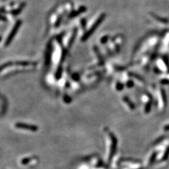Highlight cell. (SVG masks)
<instances>
[{
    "instance_id": "cell-17",
    "label": "cell",
    "mask_w": 169,
    "mask_h": 169,
    "mask_svg": "<svg viewBox=\"0 0 169 169\" xmlns=\"http://www.w3.org/2000/svg\"><path fill=\"white\" fill-rule=\"evenodd\" d=\"M109 38V36H108V35L103 36V37L101 39V43H103V44H104V43H105L106 42V41H108Z\"/></svg>"
},
{
    "instance_id": "cell-19",
    "label": "cell",
    "mask_w": 169,
    "mask_h": 169,
    "mask_svg": "<svg viewBox=\"0 0 169 169\" xmlns=\"http://www.w3.org/2000/svg\"><path fill=\"white\" fill-rule=\"evenodd\" d=\"M66 54H67V51H66L65 50H64L63 51V52H62V62H63V61L65 59Z\"/></svg>"
},
{
    "instance_id": "cell-22",
    "label": "cell",
    "mask_w": 169,
    "mask_h": 169,
    "mask_svg": "<svg viewBox=\"0 0 169 169\" xmlns=\"http://www.w3.org/2000/svg\"><path fill=\"white\" fill-rule=\"evenodd\" d=\"M127 86L129 88L132 87L133 86V82L132 81H128V83H127Z\"/></svg>"
},
{
    "instance_id": "cell-25",
    "label": "cell",
    "mask_w": 169,
    "mask_h": 169,
    "mask_svg": "<svg viewBox=\"0 0 169 169\" xmlns=\"http://www.w3.org/2000/svg\"><path fill=\"white\" fill-rule=\"evenodd\" d=\"M163 130L164 131H169V125H165L163 127Z\"/></svg>"
},
{
    "instance_id": "cell-13",
    "label": "cell",
    "mask_w": 169,
    "mask_h": 169,
    "mask_svg": "<svg viewBox=\"0 0 169 169\" xmlns=\"http://www.w3.org/2000/svg\"><path fill=\"white\" fill-rule=\"evenodd\" d=\"M169 157V146L167 148V149L165 151L164 154L163 155V157H162V160H166Z\"/></svg>"
},
{
    "instance_id": "cell-4",
    "label": "cell",
    "mask_w": 169,
    "mask_h": 169,
    "mask_svg": "<svg viewBox=\"0 0 169 169\" xmlns=\"http://www.w3.org/2000/svg\"><path fill=\"white\" fill-rule=\"evenodd\" d=\"M86 11V8L84 6H82L79 8V9H78V10L74 11L71 12V13L69 14L68 18H75L77 17V16L79 15V14H81V13H84V12Z\"/></svg>"
},
{
    "instance_id": "cell-16",
    "label": "cell",
    "mask_w": 169,
    "mask_h": 169,
    "mask_svg": "<svg viewBox=\"0 0 169 169\" xmlns=\"http://www.w3.org/2000/svg\"><path fill=\"white\" fill-rule=\"evenodd\" d=\"M62 16H60V17H58V20H56V23H55V27H58L60 25L61 22H62Z\"/></svg>"
},
{
    "instance_id": "cell-23",
    "label": "cell",
    "mask_w": 169,
    "mask_h": 169,
    "mask_svg": "<svg viewBox=\"0 0 169 169\" xmlns=\"http://www.w3.org/2000/svg\"><path fill=\"white\" fill-rule=\"evenodd\" d=\"M29 161V159H25L24 160L21 161V163H22L23 164H26Z\"/></svg>"
},
{
    "instance_id": "cell-7",
    "label": "cell",
    "mask_w": 169,
    "mask_h": 169,
    "mask_svg": "<svg viewBox=\"0 0 169 169\" xmlns=\"http://www.w3.org/2000/svg\"><path fill=\"white\" fill-rule=\"evenodd\" d=\"M25 5H26V4L25 3H23L22 4H21V5H20V6H19V7L17 9H14V10L11 11L10 13H11V14H13V15H14V16L17 15V14H18L19 13H20V12H21V11H22L23 8L25 7Z\"/></svg>"
},
{
    "instance_id": "cell-26",
    "label": "cell",
    "mask_w": 169,
    "mask_h": 169,
    "mask_svg": "<svg viewBox=\"0 0 169 169\" xmlns=\"http://www.w3.org/2000/svg\"><path fill=\"white\" fill-rule=\"evenodd\" d=\"M1 20H2V21H7L6 18L4 17V16H1Z\"/></svg>"
},
{
    "instance_id": "cell-8",
    "label": "cell",
    "mask_w": 169,
    "mask_h": 169,
    "mask_svg": "<svg viewBox=\"0 0 169 169\" xmlns=\"http://www.w3.org/2000/svg\"><path fill=\"white\" fill-rule=\"evenodd\" d=\"M76 35H77V29L76 28H75V29L74 30L73 33V35H71V38H70V41H69V43H68V48H70V47L72 46L73 43L74 41H75V38H76Z\"/></svg>"
},
{
    "instance_id": "cell-2",
    "label": "cell",
    "mask_w": 169,
    "mask_h": 169,
    "mask_svg": "<svg viewBox=\"0 0 169 169\" xmlns=\"http://www.w3.org/2000/svg\"><path fill=\"white\" fill-rule=\"evenodd\" d=\"M21 23H22V21H21V20H18L17 22H16L15 25L13 26V29H11L9 35L8 36L7 39H6V41H5V47H8L9 44H11V43L13 41L14 37L16 36V35H17L19 28L21 26Z\"/></svg>"
},
{
    "instance_id": "cell-3",
    "label": "cell",
    "mask_w": 169,
    "mask_h": 169,
    "mask_svg": "<svg viewBox=\"0 0 169 169\" xmlns=\"http://www.w3.org/2000/svg\"><path fill=\"white\" fill-rule=\"evenodd\" d=\"M15 127L17 128L26 130L32 131V132H36L38 129V127L36 125H29L27 124H23V123H17L15 124Z\"/></svg>"
},
{
    "instance_id": "cell-10",
    "label": "cell",
    "mask_w": 169,
    "mask_h": 169,
    "mask_svg": "<svg viewBox=\"0 0 169 169\" xmlns=\"http://www.w3.org/2000/svg\"><path fill=\"white\" fill-rule=\"evenodd\" d=\"M124 101H125V102H126V103H127V105H128V106H129V107L130 108V109H132V110H134V109H135V105H133V103H132V101H131L130 100L128 99V98H127V97H124Z\"/></svg>"
},
{
    "instance_id": "cell-24",
    "label": "cell",
    "mask_w": 169,
    "mask_h": 169,
    "mask_svg": "<svg viewBox=\"0 0 169 169\" xmlns=\"http://www.w3.org/2000/svg\"><path fill=\"white\" fill-rule=\"evenodd\" d=\"M163 137H160V138H159V139H158V140H157V141H155V143H154V144H158V143H159L160 142L162 141V140H163Z\"/></svg>"
},
{
    "instance_id": "cell-11",
    "label": "cell",
    "mask_w": 169,
    "mask_h": 169,
    "mask_svg": "<svg viewBox=\"0 0 169 169\" xmlns=\"http://www.w3.org/2000/svg\"><path fill=\"white\" fill-rule=\"evenodd\" d=\"M157 156V152H155L153 153L152 154V155L150 156V157L149 162H148V163H149V165L153 164V163L155 162V159H156Z\"/></svg>"
},
{
    "instance_id": "cell-14",
    "label": "cell",
    "mask_w": 169,
    "mask_h": 169,
    "mask_svg": "<svg viewBox=\"0 0 169 169\" xmlns=\"http://www.w3.org/2000/svg\"><path fill=\"white\" fill-rule=\"evenodd\" d=\"M151 105H152V104H151V102L147 103V104L146 105L145 108V112L147 113H148V112L150 111Z\"/></svg>"
},
{
    "instance_id": "cell-15",
    "label": "cell",
    "mask_w": 169,
    "mask_h": 169,
    "mask_svg": "<svg viewBox=\"0 0 169 169\" xmlns=\"http://www.w3.org/2000/svg\"><path fill=\"white\" fill-rule=\"evenodd\" d=\"M116 88H117V89L118 91H121V90H122L123 88H124V85H123L121 83L118 82V83H117V85H116Z\"/></svg>"
},
{
    "instance_id": "cell-5",
    "label": "cell",
    "mask_w": 169,
    "mask_h": 169,
    "mask_svg": "<svg viewBox=\"0 0 169 169\" xmlns=\"http://www.w3.org/2000/svg\"><path fill=\"white\" fill-rule=\"evenodd\" d=\"M51 51H52V47L51 44H48V48H47V51L45 54V63L46 65H48L51 62Z\"/></svg>"
},
{
    "instance_id": "cell-27",
    "label": "cell",
    "mask_w": 169,
    "mask_h": 169,
    "mask_svg": "<svg viewBox=\"0 0 169 169\" xmlns=\"http://www.w3.org/2000/svg\"><path fill=\"white\" fill-rule=\"evenodd\" d=\"M138 169H144L143 168H138Z\"/></svg>"
},
{
    "instance_id": "cell-6",
    "label": "cell",
    "mask_w": 169,
    "mask_h": 169,
    "mask_svg": "<svg viewBox=\"0 0 169 169\" xmlns=\"http://www.w3.org/2000/svg\"><path fill=\"white\" fill-rule=\"evenodd\" d=\"M14 65L18 66H23V67H26V66H29V65H36V63L35 62H28V61H18L14 63Z\"/></svg>"
},
{
    "instance_id": "cell-21",
    "label": "cell",
    "mask_w": 169,
    "mask_h": 169,
    "mask_svg": "<svg viewBox=\"0 0 169 169\" xmlns=\"http://www.w3.org/2000/svg\"><path fill=\"white\" fill-rule=\"evenodd\" d=\"M72 78L74 80L78 81V80H79V75H78V74L75 73V74H73V75L72 76Z\"/></svg>"
},
{
    "instance_id": "cell-12",
    "label": "cell",
    "mask_w": 169,
    "mask_h": 169,
    "mask_svg": "<svg viewBox=\"0 0 169 169\" xmlns=\"http://www.w3.org/2000/svg\"><path fill=\"white\" fill-rule=\"evenodd\" d=\"M13 62H6V63H4V64H3L2 65H1V70L2 71L3 70H4V69L6 68L9 67H11V66L13 65Z\"/></svg>"
},
{
    "instance_id": "cell-20",
    "label": "cell",
    "mask_w": 169,
    "mask_h": 169,
    "mask_svg": "<svg viewBox=\"0 0 169 169\" xmlns=\"http://www.w3.org/2000/svg\"><path fill=\"white\" fill-rule=\"evenodd\" d=\"M81 22H82V28H83V29H85V28H86V20H85L84 18H83L82 20V21H81Z\"/></svg>"
},
{
    "instance_id": "cell-1",
    "label": "cell",
    "mask_w": 169,
    "mask_h": 169,
    "mask_svg": "<svg viewBox=\"0 0 169 169\" xmlns=\"http://www.w3.org/2000/svg\"><path fill=\"white\" fill-rule=\"evenodd\" d=\"M105 17H106V14H105V13H103V14H101V15L98 17V18L97 19L96 22L91 26L90 29H88V30L84 34V35L82 36V41H85L86 40H87V39L88 38L90 37L93 33H94V32L97 29V28L101 25V23L103 22V21L104 19L105 18Z\"/></svg>"
},
{
    "instance_id": "cell-18",
    "label": "cell",
    "mask_w": 169,
    "mask_h": 169,
    "mask_svg": "<svg viewBox=\"0 0 169 169\" xmlns=\"http://www.w3.org/2000/svg\"><path fill=\"white\" fill-rule=\"evenodd\" d=\"M63 99H64V101H65L66 103H70V101H71V98H70V97H68V95H65L64 97V98H63Z\"/></svg>"
},
{
    "instance_id": "cell-9",
    "label": "cell",
    "mask_w": 169,
    "mask_h": 169,
    "mask_svg": "<svg viewBox=\"0 0 169 169\" xmlns=\"http://www.w3.org/2000/svg\"><path fill=\"white\" fill-rule=\"evenodd\" d=\"M62 71H63V69H62V66L59 65L58 68L57 70H56V74H55V78L56 80H59L61 78L62 75Z\"/></svg>"
}]
</instances>
